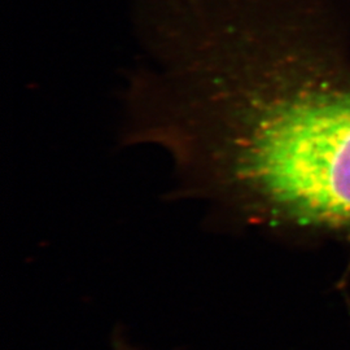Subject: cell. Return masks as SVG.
I'll list each match as a JSON object with an SVG mask.
<instances>
[{
	"label": "cell",
	"instance_id": "6da1fadb",
	"mask_svg": "<svg viewBox=\"0 0 350 350\" xmlns=\"http://www.w3.org/2000/svg\"><path fill=\"white\" fill-rule=\"evenodd\" d=\"M314 0H201L150 77L140 131L180 189L250 225L350 231V75Z\"/></svg>",
	"mask_w": 350,
	"mask_h": 350
},
{
	"label": "cell",
	"instance_id": "7a4b0ae2",
	"mask_svg": "<svg viewBox=\"0 0 350 350\" xmlns=\"http://www.w3.org/2000/svg\"><path fill=\"white\" fill-rule=\"evenodd\" d=\"M121 350H127V349H126L125 347H122V349H121Z\"/></svg>",
	"mask_w": 350,
	"mask_h": 350
}]
</instances>
